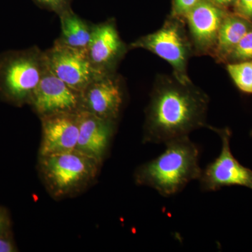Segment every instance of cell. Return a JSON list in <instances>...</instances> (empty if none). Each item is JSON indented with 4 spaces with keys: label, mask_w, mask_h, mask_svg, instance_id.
<instances>
[{
    "label": "cell",
    "mask_w": 252,
    "mask_h": 252,
    "mask_svg": "<svg viewBox=\"0 0 252 252\" xmlns=\"http://www.w3.org/2000/svg\"><path fill=\"white\" fill-rule=\"evenodd\" d=\"M209 97L193 85L173 77L159 76L146 109L144 142L164 144L206 126Z\"/></svg>",
    "instance_id": "6da1fadb"
},
{
    "label": "cell",
    "mask_w": 252,
    "mask_h": 252,
    "mask_svg": "<svg viewBox=\"0 0 252 252\" xmlns=\"http://www.w3.org/2000/svg\"><path fill=\"white\" fill-rule=\"evenodd\" d=\"M165 146L160 155L136 170L135 177L138 185L169 197L180 193L192 181L198 180L202 169L199 149L189 136L167 142Z\"/></svg>",
    "instance_id": "7a4b0ae2"
},
{
    "label": "cell",
    "mask_w": 252,
    "mask_h": 252,
    "mask_svg": "<svg viewBox=\"0 0 252 252\" xmlns=\"http://www.w3.org/2000/svg\"><path fill=\"white\" fill-rule=\"evenodd\" d=\"M48 66L37 46L0 54V96L8 102L30 104Z\"/></svg>",
    "instance_id": "3957f363"
},
{
    "label": "cell",
    "mask_w": 252,
    "mask_h": 252,
    "mask_svg": "<svg viewBox=\"0 0 252 252\" xmlns=\"http://www.w3.org/2000/svg\"><path fill=\"white\" fill-rule=\"evenodd\" d=\"M101 164L77 150L39 157V171L50 193L63 198L79 193L97 177Z\"/></svg>",
    "instance_id": "277c9868"
},
{
    "label": "cell",
    "mask_w": 252,
    "mask_h": 252,
    "mask_svg": "<svg viewBox=\"0 0 252 252\" xmlns=\"http://www.w3.org/2000/svg\"><path fill=\"white\" fill-rule=\"evenodd\" d=\"M130 49H143L157 55L171 64L174 74L183 83L190 82L187 64L193 46L187 35L184 18L171 16L157 31L141 36L132 42Z\"/></svg>",
    "instance_id": "5b68a950"
},
{
    "label": "cell",
    "mask_w": 252,
    "mask_h": 252,
    "mask_svg": "<svg viewBox=\"0 0 252 252\" xmlns=\"http://www.w3.org/2000/svg\"><path fill=\"white\" fill-rule=\"evenodd\" d=\"M210 128L220 136L221 150L220 156L202 170L198 179L202 190L215 191L230 186H241L252 190V170L243 166L232 154L231 131L228 127Z\"/></svg>",
    "instance_id": "8992f818"
},
{
    "label": "cell",
    "mask_w": 252,
    "mask_h": 252,
    "mask_svg": "<svg viewBox=\"0 0 252 252\" xmlns=\"http://www.w3.org/2000/svg\"><path fill=\"white\" fill-rule=\"evenodd\" d=\"M44 54L50 71L81 94L93 81L100 77L91 65L86 51L72 49L55 41L52 47L44 51Z\"/></svg>",
    "instance_id": "52a82bcc"
},
{
    "label": "cell",
    "mask_w": 252,
    "mask_h": 252,
    "mask_svg": "<svg viewBox=\"0 0 252 252\" xmlns=\"http://www.w3.org/2000/svg\"><path fill=\"white\" fill-rule=\"evenodd\" d=\"M127 51V46L119 35L114 20L94 24L92 37L86 54L99 76L116 73L118 64Z\"/></svg>",
    "instance_id": "ba28073f"
},
{
    "label": "cell",
    "mask_w": 252,
    "mask_h": 252,
    "mask_svg": "<svg viewBox=\"0 0 252 252\" xmlns=\"http://www.w3.org/2000/svg\"><path fill=\"white\" fill-rule=\"evenodd\" d=\"M81 94V110L117 122L124 102L123 81L117 73L97 78Z\"/></svg>",
    "instance_id": "9c48e42d"
},
{
    "label": "cell",
    "mask_w": 252,
    "mask_h": 252,
    "mask_svg": "<svg viewBox=\"0 0 252 252\" xmlns=\"http://www.w3.org/2000/svg\"><path fill=\"white\" fill-rule=\"evenodd\" d=\"M30 104L39 117L81 110V93L74 90L47 68Z\"/></svg>",
    "instance_id": "30bf717a"
},
{
    "label": "cell",
    "mask_w": 252,
    "mask_h": 252,
    "mask_svg": "<svg viewBox=\"0 0 252 252\" xmlns=\"http://www.w3.org/2000/svg\"><path fill=\"white\" fill-rule=\"evenodd\" d=\"M227 13L211 0H199L185 16L195 52L213 56L222 21Z\"/></svg>",
    "instance_id": "8fae6325"
},
{
    "label": "cell",
    "mask_w": 252,
    "mask_h": 252,
    "mask_svg": "<svg viewBox=\"0 0 252 252\" xmlns=\"http://www.w3.org/2000/svg\"><path fill=\"white\" fill-rule=\"evenodd\" d=\"M79 112L57 113L40 118L42 138L39 157L75 150L79 138Z\"/></svg>",
    "instance_id": "7c38bea8"
},
{
    "label": "cell",
    "mask_w": 252,
    "mask_h": 252,
    "mask_svg": "<svg viewBox=\"0 0 252 252\" xmlns=\"http://www.w3.org/2000/svg\"><path fill=\"white\" fill-rule=\"evenodd\" d=\"M79 116V138L76 150L95 159L101 164L108 151L116 122L84 110H81Z\"/></svg>",
    "instance_id": "4fadbf2b"
},
{
    "label": "cell",
    "mask_w": 252,
    "mask_h": 252,
    "mask_svg": "<svg viewBox=\"0 0 252 252\" xmlns=\"http://www.w3.org/2000/svg\"><path fill=\"white\" fill-rule=\"evenodd\" d=\"M252 28V21L237 14H226L220 24L216 47L212 57L227 62L233 50Z\"/></svg>",
    "instance_id": "5bb4252c"
},
{
    "label": "cell",
    "mask_w": 252,
    "mask_h": 252,
    "mask_svg": "<svg viewBox=\"0 0 252 252\" xmlns=\"http://www.w3.org/2000/svg\"><path fill=\"white\" fill-rule=\"evenodd\" d=\"M61 33L57 42L80 51H86L91 37L94 24H90L74 12L72 8L59 15Z\"/></svg>",
    "instance_id": "9a60e30c"
},
{
    "label": "cell",
    "mask_w": 252,
    "mask_h": 252,
    "mask_svg": "<svg viewBox=\"0 0 252 252\" xmlns=\"http://www.w3.org/2000/svg\"><path fill=\"white\" fill-rule=\"evenodd\" d=\"M226 69L242 92L252 94V61L229 63Z\"/></svg>",
    "instance_id": "2e32d148"
},
{
    "label": "cell",
    "mask_w": 252,
    "mask_h": 252,
    "mask_svg": "<svg viewBox=\"0 0 252 252\" xmlns=\"http://www.w3.org/2000/svg\"><path fill=\"white\" fill-rule=\"evenodd\" d=\"M252 61V28L239 41L233 50L228 61L233 63Z\"/></svg>",
    "instance_id": "e0dca14e"
},
{
    "label": "cell",
    "mask_w": 252,
    "mask_h": 252,
    "mask_svg": "<svg viewBox=\"0 0 252 252\" xmlns=\"http://www.w3.org/2000/svg\"><path fill=\"white\" fill-rule=\"evenodd\" d=\"M38 6L59 15L70 9L72 0H32Z\"/></svg>",
    "instance_id": "ac0fdd59"
},
{
    "label": "cell",
    "mask_w": 252,
    "mask_h": 252,
    "mask_svg": "<svg viewBox=\"0 0 252 252\" xmlns=\"http://www.w3.org/2000/svg\"><path fill=\"white\" fill-rule=\"evenodd\" d=\"M199 0H174L172 16L184 18L187 13L196 5Z\"/></svg>",
    "instance_id": "d6986e66"
},
{
    "label": "cell",
    "mask_w": 252,
    "mask_h": 252,
    "mask_svg": "<svg viewBox=\"0 0 252 252\" xmlns=\"http://www.w3.org/2000/svg\"><path fill=\"white\" fill-rule=\"evenodd\" d=\"M235 14L252 21V0H235Z\"/></svg>",
    "instance_id": "ffe728a7"
},
{
    "label": "cell",
    "mask_w": 252,
    "mask_h": 252,
    "mask_svg": "<svg viewBox=\"0 0 252 252\" xmlns=\"http://www.w3.org/2000/svg\"><path fill=\"white\" fill-rule=\"evenodd\" d=\"M16 248L12 240L6 235V233H0V252H16Z\"/></svg>",
    "instance_id": "44dd1931"
},
{
    "label": "cell",
    "mask_w": 252,
    "mask_h": 252,
    "mask_svg": "<svg viewBox=\"0 0 252 252\" xmlns=\"http://www.w3.org/2000/svg\"><path fill=\"white\" fill-rule=\"evenodd\" d=\"M9 226V220L3 210H0V233H6Z\"/></svg>",
    "instance_id": "7402d4cb"
},
{
    "label": "cell",
    "mask_w": 252,
    "mask_h": 252,
    "mask_svg": "<svg viewBox=\"0 0 252 252\" xmlns=\"http://www.w3.org/2000/svg\"><path fill=\"white\" fill-rule=\"evenodd\" d=\"M215 4L218 5L220 7L228 6L235 3V0H211Z\"/></svg>",
    "instance_id": "603a6c76"
},
{
    "label": "cell",
    "mask_w": 252,
    "mask_h": 252,
    "mask_svg": "<svg viewBox=\"0 0 252 252\" xmlns=\"http://www.w3.org/2000/svg\"><path fill=\"white\" fill-rule=\"evenodd\" d=\"M250 136L252 137V130H251V132H250Z\"/></svg>",
    "instance_id": "cb8c5ba5"
}]
</instances>
